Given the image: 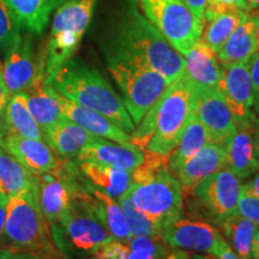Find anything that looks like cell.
I'll use <instances>...</instances> for the list:
<instances>
[{"instance_id": "cell-13", "label": "cell", "mask_w": 259, "mask_h": 259, "mask_svg": "<svg viewBox=\"0 0 259 259\" xmlns=\"http://www.w3.org/2000/svg\"><path fill=\"white\" fill-rule=\"evenodd\" d=\"M193 116L202 122L215 143L225 144L235 130V116L218 88L197 85Z\"/></svg>"}, {"instance_id": "cell-48", "label": "cell", "mask_w": 259, "mask_h": 259, "mask_svg": "<svg viewBox=\"0 0 259 259\" xmlns=\"http://www.w3.org/2000/svg\"><path fill=\"white\" fill-rule=\"evenodd\" d=\"M252 12H253L255 21H257V37H258V45H259V8L257 9H252Z\"/></svg>"}, {"instance_id": "cell-8", "label": "cell", "mask_w": 259, "mask_h": 259, "mask_svg": "<svg viewBox=\"0 0 259 259\" xmlns=\"http://www.w3.org/2000/svg\"><path fill=\"white\" fill-rule=\"evenodd\" d=\"M137 4L142 14L181 56L202 40L204 24L183 0H137Z\"/></svg>"}, {"instance_id": "cell-31", "label": "cell", "mask_w": 259, "mask_h": 259, "mask_svg": "<svg viewBox=\"0 0 259 259\" xmlns=\"http://www.w3.org/2000/svg\"><path fill=\"white\" fill-rule=\"evenodd\" d=\"M246 12L247 11L233 9L216 16L208 23L204 24L202 41L218 53L242 21Z\"/></svg>"}, {"instance_id": "cell-2", "label": "cell", "mask_w": 259, "mask_h": 259, "mask_svg": "<svg viewBox=\"0 0 259 259\" xmlns=\"http://www.w3.org/2000/svg\"><path fill=\"white\" fill-rule=\"evenodd\" d=\"M113 40L134 52L168 83L185 76L183 56L142 14L137 0H126Z\"/></svg>"}, {"instance_id": "cell-11", "label": "cell", "mask_w": 259, "mask_h": 259, "mask_svg": "<svg viewBox=\"0 0 259 259\" xmlns=\"http://www.w3.org/2000/svg\"><path fill=\"white\" fill-rule=\"evenodd\" d=\"M3 76L9 95L27 92L45 80V61L38 60L30 36H24L5 54Z\"/></svg>"}, {"instance_id": "cell-34", "label": "cell", "mask_w": 259, "mask_h": 259, "mask_svg": "<svg viewBox=\"0 0 259 259\" xmlns=\"http://www.w3.org/2000/svg\"><path fill=\"white\" fill-rule=\"evenodd\" d=\"M238 213L259 226V197L248 184L241 185L238 200Z\"/></svg>"}, {"instance_id": "cell-44", "label": "cell", "mask_w": 259, "mask_h": 259, "mask_svg": "<svg viewBox=\"0 0 259 259\" xmlns=\"http://www.w3.org/2000/svg\"><path fill=\"white\" fill-rule=\"evenodd\" d=\"M169 259H191V255H189V253H186L185 251L171 247Z\"/></svg>"}, {"instance_id": "cell-25", "label": "cell", "mask_w": 259, "mask_h": 259, "mask_svg": "<svg viewBox=\"0 0 259 259\" xmlns=\"http://www.w3.org/2000/svg\"><path fill=\"white\" fill-rule=\"evenodd\" d=\"M64 0H6L19 28L31 34H42L51 15Z\"/></svg>"}, {"instance_id": "cell-29", "label": "cell", "mask_w": 259, "mask_h": 259, "mask_svg": "<svg viewBox=\"0 0 259 259\" xmlns=\"http://www.w3.org/2000/svg\"><path fill=\"white\" fill-rule=\"evenodd\" d=\"M88 190L95 198V210L97 216L105 225L109 234L116 240L127 242L132 238V235L128 231L124 212H122L119 203H116L115 199L112 198L111 196L93 186L89 181Z\"/></svg>"}, {"instance_id": "cell-14", "label": "cell", "mask_w": 259, "mask_h": 259, "mask_svg": "<svg viewBox=\"0 0 259 259\" xmlns=\"http://www.w3.org/2000/svg\"><path fill=\"white\" fill-rule=\"evenodd\" d=\"M218 89L232 109L235 120H245L254 116L253 88L250 72V63L222 65V77Z\"/></svg>"}, {"instance_id": "cell-24", "label": "cell", "mask_w": 259, "mask_h": 259, "mask_svg": "<svg viewBox=\"0 0 259 259\" xmlns=\"http://www.w3.org/2000/svg\"><path fill=\"white\" fill-rule=\"evenodd\" d=\"M3 136L14 135L44 141L40 126L29 111L25 92L10 96L2 119Z\"/></svg>"}, {"instance_id": "cell-49", "label": "cell", "mask_w": 259, "mask_h": 259, "mask_svg": "<svg viewBox=\"0 0 259 259\" xmlns=\"http://www.w3.org/2000/svg\"><path fill=\"white\" fill-rule=\"evenodd\" d=\"M248 5H250V9H257L259 8V0H247Z\"/></svg>"}, {"instance_id": "cell-4", "label": "cell", "mask_w": 259, "mask_h": 259, "mask_svg": "<svg viewBox=\"0 0 259 259\" xmlns=\"http://www.w3.org/2000/svg\"><path fill=\"white\" fill-rule=\"evenodd\" d=\"M57 247L66 259H89L114 239L95 210V198L87 189L74 197L67 211L51 226Z\"/></svg>"}, {"instance_id": "cell-18", "label": "cell", "mask_w": 259, "mask_h": 259, "mask_svg": "<svg viewBox=\"0 0 259 259\" xmlns=\"http://www.w3.org/2000/svg\"><path fill=\"white\" fill-rule=\"evenodd\" d=\"M223 168H226L225 144L210 142L179 168L174 176L179 181L184 196H186L200 181Z\"/></svg>"}, {"instance_id": "cell-22", "label": "cell", "mask_w": 259, "mask_h": 259, "mask_svg": "<svg viewBox=\"0 0 259 259\" xmlns=\"http://www.w3.org/2000/svg\"><path fill=\"white\" fill-rule=\"evenodd\" d=\"M183 58L185 74L194 84L204 88H218L222 77V66L216 52L205 42H197Z\"/></svg>"}, {"instance_id": "cell-35", "label": "cell", "mask_w": 259, "mask_h": 259, "mask_svg": "<svg viewBox=\"0 0 259 259\" xmlns=\"http://www.w3.org/2000/svg\"><path fill=\"white\" fill-rule=\"evenodd\" d=\"M233 9L242 10V11H250L251 10L247 0H208L205 9H204V24L208 23L216 16Z\"/></svg>"}, {"instance_id": "cell-7", "label": "cell", "mask_w": 259, "mask_h": 259, "mask_svg": "<svg viewBox=\"0 0 259 259\" xmlns=\"http://www.w3.org/2000/svg\"><path fill=\"white\" fill-rule=\"evenodd\" d=\"M97 0H65L58 6L45 54V79L72 59L92 21Z\"/></svg>"}, {"instance_id": "cell-36", "label": "cell", "mask_w": 259, "mask_h": 259, "mask_svg": "<svg viewBox=\"0 0 259 259\" xmlns=\"http://www.w3.org/2000/svg\"><path fill=\"white\" fill-rule=\"evenodd\" d=\"M248 63H250L252 88H253V107L259 115V52L251 57Z\"/></svg>"}, {"instance_id": "cell-20", "label": "cell", "mask_w": 259, "mask_h": 259, "mask_svg": "<svg viewBox=\"0 0 259 259\" xmlns=\"http://www.w3.org/2000/svg\"><path fill=\"white\" fill-rule=\"evenodd\" d=\"M257 52H259L257 21L250 10L216 54L220 64L231 65L248 61Z\"/></svg>"}, {"instance_id": "cell-28", "label": "cell", "mask_w": 259, "mask_h": 259, "mask_svg": "<svg viewBox=\"0 0 259 259\" xmlns=\"http://www.w3.org/2000/svg\"><path fill=\"white\" fill-rule=\"evenodd\" d=\"M211 138L204 127L202 122L197 120L194 116L184 128L183 135L178 142L177 147L171 150L168 156V169L174 176V173L184 166L190 158H192L203 147L210 143Z\"/></svg>"}, {"instance_id": "cell-9", "label": "cell", "mask_w": 259, "mask_h": 259, "mask_svg": "<svg viewBox=\"0 0 259 259\" xmlns=\"http://www.w3.org/2000/svg\"><path fill=\"white\" fill-rule=\"evenodd\" d=\"M128 194L135 205L153 219L161 231L183 216V189L168 168L150 179L131 184Z\"/></svg>"}, {"instance_id": "cell-6", "label": "cell", "mask_w": 259, "mask_h": 259, "mask_svg": "<svg viewBox=\"0 0 259 259\" xmlns=\"http://www.w3.org/2000/svg\"><path fill=\"white\" fill-rule=\"evenodd\" d=\"M196 95L197 85L186 74L168 84L166 90L154 103L156 125L148 143V151L169 156L184 128L192 119Z\"/></svg>"}, {"instance_id": "cell-41", "label": "cell", "mask_w": 259, "mask_h": 259, "mask_svg": "<svg viewBox=\"0 0 259 259\" xmlns=\"http://www.w3.org/2000/svg\"><path fill=\"white\" fill-rule=\"evenodd\" d=\"M252 136H253L255 156L259 161V118H257V116H254L253 121H252Z\"/></svg>"}, {"instance_id": "cell-27", "label": "cell", "mask_w": 259, "mask_h": 259, "mask_svg": "<svg viewBox=\"0 0 259 259\" xmlns=\"http://www.w3.org/2000/svg\"><path fill=\"white\" fill-rule=\"evenodd\" d=\"M37 176L30 173L0 148V192L6 197L36 193Z\"/></svg>"}, {"instance_id": "cell-21", "label": "cell", "mask_w": 259, "mask_h": 259, "mask_svg": "<svg viewBox=\"0 0 259 259\" xmlns=\"http://www.w3.org/2000/svg\"><path fill=\"white\" fill-rule=\"evenodd\" d=\"M42 134L48 147L64 160L77 158L83 149L96 139V136L67 118Z\"/></svg>"}, {"instance_id": "cell-23", "label": "cell", "mask_w": 259, "mask_h": 259, "mask_svg": "<svg viewBox=\"0 0 259 259\" xmlns=\"http://www.w3.org/2000/svg\"><path fill=\"white\" fill-rule=\"evenodd\" d=\"M83 177L95 186L111 196L119 199L131 187V171L119 168L105 166L90 161H74Z\"/></svg>"}, {"instance_id": "cell-43", "label": "cell", "mask_w": 259, "mask_h": 259, "mask_svg": "<svg viewBox=\"0 0 259 259\" xmlns=\"http://www.w3.org/2000/svg\"><path fill=\"white\" fill-rule=\"evenodd\" d=\"M16 251L10 247L0 246V259H15Z\"/></svg>"}, {"instance_id": "cell-46", "label": "cell", "mask_w": 259, "mask_h": 259, "mask_svg": "<svg viewBox=\"0 0 259 259\" xmlns=\"http://www.w3.org/2000/svg\"><path fill=\"white\" fill-rule=\"evenodd\" d=\"M248 185H250L252 191H253V192L259 197V173L255 174L253 179L248 183Z\"/></svg>"}, {"instance_id": "cell-30", "label": "cell", "mask_w": 259, "mask_h": 259, "mask_svg": "<svg viewBox=\"0 0 259 259\" xmlns=\"http://www.w3.org/2000/svg\"><path fill=\"white\" fill-rule=\"evenodd\" d=\"M258 225L236 213L218 226L220 233L241 259H252V244Z\"/></svg>"}, {"instance_id": "cell-39", "label": "cell", "mask_w": 259, "mask_h": 259, "mask_svg": "<svg viewBox=\"0 0 259 259\" xmlns=\"http://www.w3.org/2000/svg\"><path fill=\"white\" fill-rule=\"evenodd\" d=\"M10 99L8 88H6L4 82V76H3V64H0V131H2V119L4 115L5 107L8 105Z\"/></svg>"}, {"instance_id": "cell-32", "label": "cell", "mask_w": 259, "mask_h": 259, "mask_svg": "<svg viewBox=\"0 0 259 259\" xmlns=\"http://www.w3.org/2000/svg\"><path fill=\"white\" fill-rule=\"evenodd\" d=\"M119 205L124 212L128 231L132 236H157L161 235V228L153 219L149 218L132 202L128 191L118 199Z\"/></svg>"}, {"instance_id": "cell-42", "label": "cell", "mask_w": 259, "mask_h": 259, "mask_svg": "<svg viewBox=\"0 0 259 259\" xmlns=\"http://www.w3.org/2000/svg\"><path fill=\"white\" fill-rule=\"evenodd\" d=\"M252 259H259V226L257 227L253 244H252Z\"/></svg>"}, {"instance_id": "cell-19", "label": "cell", "mask_w": 259, "mask_h": 259, "mask_svg": "<svg viewBox=\"0 0 259 259\" xmlns=\"http://www.w3.org/2000/svg\"><path fill=\"white\" fill-rule=\"evenodd\" d=\"M54 94H56L58 102L61 107V111L69 120L82 126L83 128H85L87 131L96 137L108 139V141L120 144H132L130 134L125 132L105 115L71 101L58 94L56 90H54Z\"/></svg>"}, {"instance_id": "cell-12", "label": "cell", "mask_w": 259, "mask_h": 259, "mask_svg": "<svg viewBox=\"0 0 259 259\" xmlns=\"http://www.w3.org/2000/svg\"><path fill=\"white\" fill-rule=\"evenodd\" d=\"M161 239L164 244L178 250L212 254L223 236L218 227L199 216L189 219L181 216L162 229Z\"/></svg>"}, {"instance_id": "cell-40", "label": "cell", "mask_w": 259, "mask_h": 259, "mask_svg": "<svg viewBox=\"0 0 259 259\" xmlns=\"http://www.w3.org/2000/svg\"><path fill=\"white\" fill-rule=\"evenodd\" d=\"M8 197L0 192V246H2L3 236H4L5 220H6V208H8Z\"/></svg>"}, {"instance_id": "cell-15", "label": "cell", "mask_w": 259, "mask_h": 259, "mask_svg": "<svg viewBox=\"0 0 259 259\" xmlns=\"http://www.w3.org/2000/svg\"><path fill=\"white\" fill-rule=\"evenodd\" d=\"M0 148L34 176L54 170L60 164L54 151L41 139L4 135L0 138Z\"/></svg>"}, {"instance_id": "cell-5", "label": "cell", "mask_w": 259, "mask_h": 259, "mask_svg": "<svg viewBox=\"0 0 259 259\" xmlns=\"http://www.w3.org/2000/svg\"><path fill=\"white\" fill-rule=\"evenodd\" d=\"M2 246L30 252L45 259H66L53 240L50 223L37 204L36 193L9 197Z\"/></svg>"}, {"instance_id": "cell-10", "label": "cell", "mask_w": 259, "mask_h": 259, "mask_svg": "<svg viewBox=\"0 0 259 259\" xmlns=\"http://www.w3.org/2000/svg\"><path fill=\"white\" fill-rule=\"evenodd\" d=\"M240 190V179L228 168H223L200 181L191 191V205L197 216L218 227L238 213Z\"/></svg>"}, {"instance_id": "cell-33", "label": "cell", "mask_w": 259, "mask_h": 259, "mask_svg": "<svg viewBox=\"0 0 259 259\" xmlns=\"http://www.w3.org/2000/svg\"><path fill=\"white\" fill-rule=\"evenodd\" d=\"M22 38L21 28L6 0H0V53L6 54Z\"/></svg>"}, {"instance_id": "cell-1", "label": "cell", "mask_w": 259, "mask_h": 259, "mask_svg": "<svg viewBox=\"0 0 259 259\" xmlns=\"http://www.w3.org/2000/svg\"><path fill=\"white\" fill-rule=\"evenodd\" d=\"M44 82L61 96L105 115L127 134L135 130L121 97L99 71L83 60H67Z\"/></svg>"}, {"instance_id": "cell-38", "label": "cell", "mask_w": 259, "mask_h": 259, "mask_svg": "<svg viewBox=\"0 0 259 259\" xmlns=\"http://www.w3.org/2000/svg\"><path fill=\"white\" fill-rule=\"evenodd\" d=\"M183 2L185 3L187 8L190 9V11L192 12L194 17L204 24V21H203L204 9H205L206 2H208V0H183Z\"/></svg>"}, {"instance_id": "cell-17", "label": "cell", "mask_w": 259, "mask_h": 259, "mask_svg": "<svg viewBox=\"0 0 259 259\" xmlns=\"http://www.w3.org/2000/svg\"><path fill=\"white\" fill-rule=\"evenodd\" d=\"M76 161H90L132 171L144 161V151L134 144H120L96 137L87 145Z\"/></svg>"}, {"instance_id": "cell-50", "label": "cell", "mask_w": 259, "mask_h": 259, "mask_svg": "<svg viewBox=\"0 0 259 259\" xmlns=\"http://www.w3.org/2000/svg\"><path fill=\"white\" fill-rule=\"evenodd\" d=\"M89 259H106V258H99V257H92V258H89Z\"/></svg>"}, {"instance_id": "cell-45", "label": "cell", "mask_w": 259, "mask_h": 259, "mask_svg": "<svg viewBox=\"0 0 259 259\" xmlns=\"http://www.w3.org/2000/svg\"><path fill=\"white\" fill-rule=\"evenodd\" d=\"M15 259H45L40 257V255L30 253V252H22V251H16V257Z\"/></svg>"}, {"instance_id": "cell-37", "label": "cell", "mask_w": 259, "mask_h": 259, "mask_svg": "<svg viewBox=\"0 0 259 259\" xmlns=\"http://www.w3.org/2000/svg\"><path fill=\"white\" fill-rule=\"evenodd\" d=\"M212 254L218 259H241L234 251H233V248L229 246V244L225 240V239H222V240L219 242L218 247L215 248Z\"/></svg>"}, {"instance_id": "cell-3", "label": "cell", "mask_w": 259, "mask_h": 259, "mask_svg": "<svg viewBox=\"0 0 259 259\" xmlns=\"http://www.w3.org/2000/svg\"><path fill=\"white\" fill-rule=\"evenodd\" d=\"M105 53L109 73L120 90L132 122L137 125L169 83L134 52L113 38L106 46Z\"/></svg>"}, {"instance_id": "cell-47", "label": "cell", "mask_w": 259, "mask_h": 259, "mask_svg": "<svg viewBox=\"0 0 259 259\" xmlns=\"http://www.w3.org/2000/svg\"><path fill=\"white\" fill-rule=\"evenodd\" d=\"M191 259H218L213 254L210 253H198L191 255Z\"/></svg>"}, {"instance_id": "cell-16", "label": "cell", "mask_w": 259, "mask_h": 259, "mask_svg": "<svg viewBox=\"0 0 259 259\" xmlns=\"http://www.w3.org/2000/svg\"><path fill=\"white\" fill-rule=\"evenodd\" d=\"M254 116L245 120H235V130L225 143L226 168L232 170L239 179H245L259 170L252 136Z\"/></svg>"}, {"instance_id": "cell-26", "label": "cell", "mask_w": 259, "mask_h": 259, "mask_svg": "<svg viewBox=\"0 0 259 259\" xmlns=\"http://www.w3.org/2000/svg\"><path fill=\"white\" fill-rule=\"evenodd\" d=\"M25 94H27L29 111L40 126L42 132L47 131L52 126L57 125L66 118L61 111L54 89L48 84L45 82L38 83L28 89Z\"/></svg>"}]
</instances>
